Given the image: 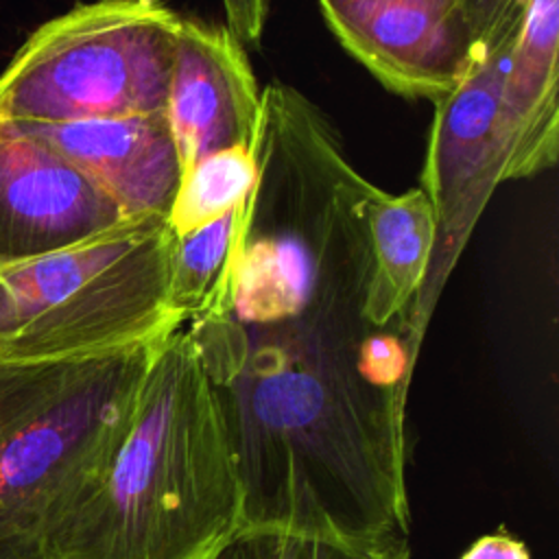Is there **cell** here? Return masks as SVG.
Wrapping results in <instances>:
<instances>
[{"label":"cell","instance_id":"6da1fadb","mask_svg":"<svg viewBox=\"0 0 559 559\" xmlns=\"http://www.w3.org/2000/svg\"><path fill=\"white\" fill-rule=\"evenodd\" d=\"M240 528L229 430L181 325L155 345L118 445L48 535L44 559H216Z\"/></svg>","mask_w":559,"mask_h":559},{"label":"cell","instance_id":"7a4b0ae2","mask_svg":"<svg viewBox=\"0 0 559 559\" xmlns=\"http://www.w3.org/2000/svg\"><path fill=\"white\" fill-rule=\"evenodd\" d=\"M159 341L0 362V559H44L118 445Z\"/></svg>","mask_w":559,"mask_h":559},{"label":"cell","instance_id":"3957f363","mask_svg":"<svg viewBox=\"0 0 559 559\" xmlns=\"http://www.w3.org/2000/svg\"><path fill=\"white\" fill-rule=\"evenodd\" d=\"M175 234L133 216L76 245L0 264V362H44L153 343L170 310Z\"/></svg>","mask_w":559,"mask_h":559},{"label":"cell","instance_id":"277c9868","mask_svg":"<svg viewBox=\"0 0 559 559\" xmlns=\"http://www.w3.org/2000/svg\"><path fill=\"white\" fill-rule=\"evenodd\" d=\"M179 20L162 0L74 4L35 28L0 72V120L164 111Z\"/></svg>","mask_w":559,"mask_h":559},{"label":"cell","instance_id":"5b68a950","mask_svg":"<svg viewBox=\"0 0 559 559\" xmlns=\"http://www.w3.org/2000/svg\"><path fill=\"white\" fill-rule=\"evenodd\" d=\"M511 39L480 55L463 81L435 100L421 186L432 207L435 240L411 312L419 336L426 334L483 210L504 183L507 148L498 127V92Z\"/></svg>","mask_w":559,"mask_h":559},{"label":"cell","instance_id":"8992f818","mask_svg":"<svg viewBox=\"0 0 559 559\" xmlns=\"http://www.w3.org/2000/svg\"><path fill=\"white\" fill-rule=\"evenodd\" d=\"M343 44L382 85L439 100L478 59L459 0H319Z\"/></svg>","mask_w":559,"mask_h":559},{"label":"cell","instance_id":"52a82bcc","mask_svg":"<svg viewBox=\"0 0 559 559\" xmlns=\"http://www.w3.org/2000/svg\"><path fill=\"white\" fill-rule=\"evenodd\" d=\"M124 218L50 144L17 122L0 120V264L66 249Z\"/></svg>","mask_w":559,"mask_h":559},{"label":"cell","instance_id":"ba28073f","mask_svg":"<svg viewBox=\"0 0 559 559\" xmlns=\"http://www.w3.org/2000/svg\"><path fill=\"white\" fill-rule=\"evenodd\" d=\"M164 114L181 175L221 151H255L262 94L245 46L227 28L179 20Z\"/></svg>","mask_w":559,"mask_h":559},{"label":"cell","instance_id":"9c48e42d","mask_svg":"<svg viewBox=\"0 0 559 559\" xmlns=\"http://www.w3.org/2000/svg\"><path fill=\"white\" fill-rule=\"evenodd\" d=\"M17 124L83 170L127 218H168L181 183V159L164 111Z\"/></svg>","mask_w":559,"mask_h":559},{"label":"cell","instance_id":"30bf717a","mask_svg":"<svg viewBox=\"0 0 559 559\" xmlns=\"http://www.w3.org/2000/svg\"><path fill=\"white\" fill-rule=\"evenodd\" d=\"M559 0H528L504 57L498 127L507 148L504 181L535 177L559 151Z\"/></svg>","mask_w":559,"mask_h":559},{"label":"cell","instance_id":"8fae6325","mask_svg":"<svg viewBox=\"0 0 559 559\" xmlns=\"http://www.w3.org/2000/svg\"><path fill=\"white\" fill-rule=\"evenodd\" d=\"M367 223L371 238L367 317L380 328L411 325L417 334L411 312L435 240L430 201L421 188L402 194L378 188L367 203Z\"/></svg>","mask_w":559,"mask_h":559},{"label":"cell","instance_id":"7c38bea8","mask_svg":"<svg viewBox=\"0 0 559 559\" xmlns=\"http://www.w3.org/2000/svg\"><path fill=\"white\" fill-rule=\"evenodd\" d=\"M247 199L212 223L175 236L168 299L181 325L207 314L218 304L229 280Z\"/></svg>","mask_w":559,"mask_h":559},{"label":"cell","instance_id":"4fadbf2b","mask_svg":"<svg viewBox=\"0 0 559 559\" xmlns=\"http://www.w3.org/2000/svg\"><path fill=\"white\" fill-rule=\"evenodd\" d=\"M258 175L255 151L231 148L214 153L181 175L168 225L175 236L212 223L253 190Z\"/></svg>","mask_w":559,"mask_h":559},{"label":"cell","instance_id":"5bb4252c","mask_svg":"<svg viewBox=\"0 0 559 559\" xmlns=\"http://www.w3.org/2000/svg\"><path fill=\"white\" fill-rule=\"evenodd\" d=\"M216 559H411L408 537L341 542L282 531H242Z\"/></svg>","mask_w":559,"mask_h":559},{"label":"cell","instance_id":"9a60e30c","mask_svg":"<svg viewBox=\"0 0 559 559\" xmlns=\"http://www.w3.org/2000/svg\"><path fill=\"white\" fill-rule=\"evenodd\" d=\"M528 0H459L476 55H485L511 39Z\"/></svg>","mask_w":559,"mask_h":559},{"label":"cell","instance_id":"2e32d148","mask_svg":"<svg viewBox=\"0 0 559 559\" xmlns=\"http://www.w3.org/2000/svg\"><path fill=\"white\" fill-rule=\"evenodd\" d=\"M227 17V31L242 44L255 46L269 17V0H221Z\"/></svg>","mask_w":559,"mask_h":559},{"label":"cell","instance_id":"e0dca14e","mask_svg":"<svg viewBox=\"0 0 559 559\" xmlns=\"http://www.w3.org/2000/svg\"><path fill=\"white\" fill-rule=\"evenodd\" d=\"M461 559H531V550L526 542L511 535L507 528H498L474 539Z\"/></svg>","mask_w":559,"mask_h":559}]
</instances>
